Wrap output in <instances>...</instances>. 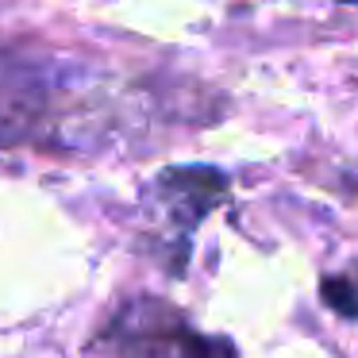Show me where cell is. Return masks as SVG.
Returning a JSON list of instances; mask_svg holds the SVG:
<instances>
[{"label":"cell","instance_id":"obj_1","mask_svg":"<svg viewBox=\"0 0 358 358\" xmlns=\"http://www.w3.org/2000/svg\"><path fill=\"white\" fill-rule=\"evenodd\" d=\"M224 189H227L224 173L204 170V166H196V170H170V173L158 178V193L166 196V204L178 212V220L185 227H193L196 220L220 201Z\"/></svg>","mask_w":358,"mask_h":358},{"label":"cell","instance_id":"obj_2","mask_svg":"<svg viewBox=\"0 0 358 358\" xmlns=\"http://www.w3.org/2000/svg\"><path fill=\"white\" fill-rule=\"evenodd\" d=\"M35 108H39V93L31 70H20L8 58H0V143L24 139Z\"/></svg>","mask_w":358,"mask_h":358},{"label":"cell","instance_id":"obj_3","mask_svg":"<svg viewBox=\"0 0 358 358\" xmlns=\"http://www.w3.org/2000/svg\"><path fill=\"white\" fill-rule=\"evenodd\" d=\"M127 358H231L227 343H208L201 335L185 331V327H170V331H135L131 343H124Z\"/></svg>","mask_w":358,"mask_h":358},{"label":"cell","instance_id":"obj_4","mask_svg":"<svg viewBox=\"0 0 358 358\" xmlns=\"http://www.w3.org/2000/svg\"><path fill=\"white\" fill-rule=\"evenodd\" d=\"M320 293H324V301L339 316H358V281L355 278H327Z\"/></svg>","mask_w":358,"mask_h":358},{"label":"cell","instance_id":"obj_5","mask_svg":"<svg viewBox=\"0 0 358 358\" xmlns=\"http://www.w3.org/2000/svg\"><path fill=\"white\" fill-rule=\"evenodd\" d=\"M343 4H358V0H343Z\"/></svg>","mask_w":358,"mask_h":358}]
</instances>
